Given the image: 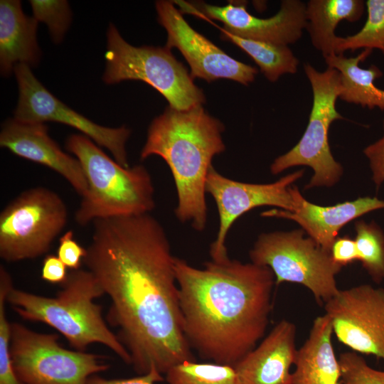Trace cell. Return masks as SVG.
Returning a JSON list of instances; mask_svg holds the SVG:
<instances>
[{
  "mask_svg": "<svg viewBox=\"0 0 384 384\" xmlns=\"http://www.w3.org/2000/svg\"><path fill=\"white\" fill-rule=\"evenodd\" d=\"M83 262L111 304L107 319L139 375L195 361L183 331L175 257L149 213L97 219Z\"/></svg>",
  "mask_w": 384,
  "mask_h": 384,
  "instance_id": "6da1fadb",
  "label": "cell"
},
{
  "mask_svg": "<svg viewBox=\"0 0 384 384\" xmlns=\"http://www.w3.org/2000/svg\"><path fill=\"white\" fill-rule=\"evenodd\" d=\"M174 270L190 347L214 363L234 366L265 335L275 284L272 271L229 257L198 269L176 257Z\"/></svg>",
  "mask_w": 384,
  "mask_h": 384,
  "instance_id": "7a4b0ae2",
  "label": "cell"
},
{
  "mask_svg": "<svg viewBox=\"0 0 384 384\" xmlns=\"http://www.w3.org/2000/svg\"><path fill=\"white\" fill-rule=\"evenodd\" d=\"M224 126L202 105L178 110L168 107L151 123L140 159L161 157L175 182L178 205L175 214L197 231L206 225V182L212 159L224 151Z\"/></svg>",
  "mask_w": 384,
  "mask_h": 384,
  "instance_id": "3957f363",
  "label": "cell"
},
{
  "mask_svg": "<svg viewBox=\"0 0 384 384\" xmlns=\"http://www.w3.org/2000/svg\"><path fill=\"white\" fill-rule=\"evenodd\" d=\"M104 294L94 275L88 270L78 269L68 273L55 297L34 294L13 286L6 302L23 319L42 322L57 330L75 351H85L92 343H101L131 365L129 353L107 326L102 306L94 302Z\"/></svg>",
  "mask_w": 384,
  "mask_h": 384,
  "instance_id": "277c9868",
  "label": "cell"
},
{
  "mask_svg": "<svg viewBox=\"0 0 384 384\" xmlns=\"http://www.w3.org/2000/svg\"><path fill=\"white\" fill-rule=\"evenodd\" d=\"M65 147L80 161L87 181V193L75 214L79 225L149 213L154 208V184L145 166L123 167L81 134L70 135Z\"/></svg>",
  "mask_w": 384,
  "mask_h": 384,
  "instance_id": "5b68a950",
  "label": "cell"
},
{
  "mask_svg": "<svg viewBox=\"0 0 384 384\" xmlns=\"http://www.w3.org/2000/svg\"><path fill=\"white\" fill-rule=\"evenodd\" d=\"M105 70L102 76L106 84L124 80H141L162 95L169 107L186 110L205 102L203 91L194 83L184 65L166 47L128 43L117 28L110 23L107 32Z\"/></svg>",
  "mask_w": 384,
  "mask_h": 384,
  "instance_id": "8992f818",
  "label": "cell"
},
{
  "mask_svg": "<svg viewBox=\"0 0 384 384\" xmlns=\"http://www.w3.org/2000/svg\"><path fill=\"white\" fill-rule=\"evenodd\" d=\"M313 92V104L308 125L299 142L289 151L276 158L270 166L273 175L297 166H308L314 175L304 188L331 187L339 181L343 167L331 151L329 131L331 123L343 117L336 108L341 92L338 70L327 68L318 71L311 64L304 65Z\"/></svg>",
  "mask_w": 384,
  "mask_h": 384,
  "instance_id": "52a82bcc",
  "label": "cell"
},
{
  "mask_svg": "<svg viewBox=\"0 0 384 384\" xmlns=\"http://www.w3.org/2000/svg\"><path fill=\"white\" fill-rule=\"evenodd\" d=\"M302 229L262 233L250 251L252 263L270 268L275 284L291 282L306 287L319 304L339 292L336 275L342 267L329 252Z\"/></svg>",
  "mask_w": 384,
  "mask_h": 384,
  "instance_id": "ba28073f",
  "label": "cell"
},
{
  "mask_svg": "<svg viewBox=\"0 0 384 384\" xmlns=\"http://www.w3.org/2000/svg\"><path fill=\"white\" fill-rule=\"evenodd\" d=\"M67 221V206L57 193L42 186L24 191L0 214V257L17 262L43 255Z\"/></svg>",
  "mask_w": 384,
  "mask_h": 384,
  "instance_id": "9c48e42d",
  "label": "cell"
},
{
  "mask_svg": "<svg viewBox=\"0 0 384 384\" xmlns=\"http://www.w3.org/2000/svg\"><path fill=\"white\" fill-rule=\"evenodd\" d=\"M58 340L57 334L11 323V362L23 384H87L91 376L108 369L102 356L66 349Z\"/></svg>",
  "mask_w": 384,
  "mask_h": 384,
  "instance_id": "30bf717a",
  "label": "cell"
},
{
  "mask_svg": "<svg viewBox=\"0 0 384 384\" xmlns=\"http://www.w3.org/2000/svg\"><path fill=\"white\" fill-rule=\"evenodd\" d=\"M14 72L18 86V101L14 118L23 122H53L68 125L98 146L106 148L119 164L129 167L125 148L131 134L129 129L124 126H101L72 110L50 92L26 65H16Z\"/></svg>",
  "mask_w": 384,
  "mask_h": 384,
  "instance_id": "8fae6325",
  "label": "cell"
},
{
  "mask_svg": "<svg viewBox=\"0 0 384 384\" xmlns=\"http://www.w3.org/2000/svg\"><path fill=\"white\" fill-rule=\"evenodd\" d=\"M300 169L266 184L239 182L219 174L212 166L208 173L206 192L215 201L219 215V228L210 247L211 260L222 261L228 257L225 240L229 229L242 214L258 206L278 207L289 212L296 209L291 186L302 178Z\"/></svg>",
  "mask_w": 384,
  "mask_h": 384,
  "instance_id": "7c38bea8",
  "label": "cell"
},
{
  "mask_svg": "<svg viewBox=\"0 0 384 384\" xmlns=\"http://www.w3.org/2000/svg\"><path fill=\"white\" fill-rule=\"evenodd\" d=\"M338 341L384 362V289L365 284L340 289L324 303Z\"/></svg>",
  "mask_w": 384,
  "mask_h": 384,
  "instance_id": "4fadbf2b",
  "label": "cell"
},
{
  "mask_svg": "<svg viewBox=\"0 0 384 384\" xmlns=\"http://www.w3.org/2000/svg\"><path fill=\"white\" fill-rule=\"evenodd\" d=\"M158 21L166 29L165 47L178 48L191 68V76L211 82L219 78L242 85L254 81L255 67L240 62L223 52L205 36L193 29L181 13L168 1L156 2Z\"/></svg>",
  "mask_w": 384,
  "mask_h": 384,
  "instance_id": "5bb4252c",
  "label": "cell"
},
{
  "mask_svg": "<svg viewBox=\"0 0 384 384\" xmlns=\"http://www.w3.org/2000/svg\"><path fill=\"white\" fill-rule=\"evenodd\" d=\"M184 12L215 19L228 32L245 38L288 46L295 43L306 28V4L300 0H284L273 16L262 18L250 14L245 3H229L218 6L206 3L175 1Z\"/></svg>",
  "mask_w": 384,
  "mask_h": 384,
  "instance_id": "9a60e30c",
  "label": "cell"
},
{
  "mask_svg": "<svg viewBox=\"0 0 384 384\" xmlns=\"http://www.w3.org/2000/svg\"><path fill=\"white\" fill-rule=\"evenodd\" d=\"M0 146L18 156L55 171L81 198L87 193V181L80 161L60 148L50 137L45 123L8 119L1 127Z\"/></svg>",
  "mask_w": 384,
  "mask_h": 384,
  "instance_id": "2e32d148",
  "label": "cell"
},
{
  "mask_svg": "<svg viewBox=\"0 0 384 384\" xmlns=\"http://www.w3.org/2000/svg\"><path fill=\"white\" fill-rule=\"evenodd\" d=\"M290 190L296 202L294 211L272 209L261 215L295 221L309 237L329 252L338 231L348 223L370 211L384 209V201L376 197H360L353 201L321 206L306 200L296 186L292 185Z\"/></svg>",
  "mask_w": 384,
  "mask_h": 384,
  "instance_id": "e0dca14e",
  "label": "cell"
},
{
  "mask_svg": "<svg viewBox=\"0 0 384 384\" xmlns=\"http://www.w3.org/2000/svg\"><path fill=\"white\" fill-rule=\"evenodd\" d=\"M296 325L279 321L252 351L233 366L238 384H292L290 369L294 363Z\"/></svg>",
  "mask_w": 384,
  "mask_h": 384,
  "instance_id": "ac0fdd59",
  "label": "cell"
},
{
  "mask_svg": "<svg viewBox=\"0 0 384 384\" xmlns=\"http://www.w3.org/2000/svg\"><path fill=\"white\" fill-rule=\"evenodd\" d=\"M38 21L26 16L18 0L0 1V70L9 75L15 66L38 64L41 53L37 41Z\"/></svg>",
  "mask_w": 384,
  "mask_h": 384,
  "instance_id": "d6986e66",
  "label": "cell"
},
{
  "mask_svg": "<svg viewBox=\"0 0 384 384\" xmlns=\"http://www.w3.org/2000/svg\"><path fill=\"white\" fill-rule=\"evenodd\" d=\"M333 334L325 314L314 319L308 338L297 349L292 384H339L341 368L332 344Z\"/></svg>",
  "mask_w": 384,
  "mask_h": 384,
  "instance_id": "ffe728a7",
  "label": "cell"
},
{
  "mask_svg": "<svg viewBox=\"0 0 384 384\" xmlns=\"http://www.w3.org/2000/svg\"><path fill=\"white\" fill-rule=\"evenodd\" d=\"M373 52L363 49L356 57L347 58L343 54L334 55L325 58L328 68L338 71L341 92L338 98L348 103L361 105L373 110H384V90L375 85V81L383 76V72L375 65L362 68L359 63Z\"/></svg>",
  "mask_w": 384,
  "mask_h": 384,
  "instance_id": "44dd1931",
  "label": "cell"
},
{
  "mask_svg": "<svg viewBox=\"0 0 384 384\" xmlns=\"http://www.w3.org/2000/svg\"><path fill=\"white\" fill-rule=\"evenodd\" d=\"M366 8L362 0H309L306 4V28L311 44L325 58L336 55L335 30L343 20H360Z\"/></svg>",
  "mask_w": 384,
  "mask_h": 384,
  "instance_id": "7402d4cb",
  "label": "cell"
},
{
  "mask_svg": "<svg viewBox=\"0 0 384 384\" xmlns=\"http://www.w3.org/2000/svg\"><path fill=\"white\" fill-rule=\"evenodd\" d=\"M220 31L222 38L233 42L245 52L270 82L277 81L284 74L297 73L299 60L288 46L242 38L223 28Z\"/></svg>",
  "mask_w": 384,
  "mask_h": 384,
  "instance_id": "603a6c76",
  "label": "cell"
},
{
  "mask_svg": "<svg viewBox=\"0 0 384 384\" xmlns=\"http://www.w3.org/2000/svg\"><path fill=\"white\" fill-rule=\"evenodd\" d=\"M365 3L367 19L364 26L354 35L336 37V55L363 48L378 49L384 55V0H367Z\"/></svg>",
  "mask_w": 384,
  "mask_h": 384,
  "instance_id": "cb8c5ba5",
  "label": "cell"
},
{
  "mask_svg": "<svg viewBox=\"0 0 384 384\" xmlns=\"http://www.w3.org/2000/svg\"><path fill=\"white\" fill-rule=\"evenodd\" d=\"M356 238L359 260L373 281L384 280V233L375 222H355Z\"/></svg>",
  "mask_w": 384,
  "mask_h": 384,
  "instance_id": "d4e9b609",
  "label": "cell"
},
{
  "mask_svg": "<svg viewBox=\"0 0 384 384\" xmlns=\"http://www.w3.org/2000/svg\"><path fill=\"white\" fill-rule=\"evenodd\" d=\"M168 384H238L233 366L186 361L166 373Z\"/></svg>",
  "mask_w": 384,
  "mask_h": 384,
  "instance_id": "484cf974",
  "label": "cell"
},
{
  "mask_svg": "<svg viewBox=\"0 0 384 384\" xmlns=\"http://www.w3.org/2000/svg\"><path fill=\"white\" fill-rule=\"evenodd\" d=\"M33 17L44 22L55 43H60L71 23V10L67 1L31 0Z\"/></svg>",
  "mask_w": 384,
  "mask_h": 384,
  "instance_id": "4316f807",
  "label": "cell"
},
{
  "mask_svg": "<svg viewBox=\"0 0 384 384\" xmlns=\"http://www.w3.org/2000/svg\"><path fill=\"white\" fill-rule=\"evenodd\" d=\"M339 384H384V370L370 366L366 359L353 351L341 353Z\"/></svg>",
  "mask_w": 384,
  "mask_h": 384,
  "instance_id": "83f0119b",
  "label": "cell"
},
{
  "mask_svg": "<svg viewBox=\"0 0 384 384\" xmlns=\"http://www.w3.org/2000/svg\"><path fill=\"white\" fill-rule=\"evenodd\" d=\"M87 253L86 248L82 247L75 239L72 230H68L59 240L57 256L67 268L75 270L80 269Z\"/></svg>",
  "mask_w": 384,
  "mask_h": 384,
  "instance_id": "f1b7e54d",
  "label": "cell"
},
{
  "mask_svg": "<svg viewBox=\"0 0 384 384\" xmlns=\"http://www.w3.org/2000/svg\"><path fill=\"white\" fill-rule=\"evenodd\" d=\"M383 125V137L363 149V154L369 161L372 179L378 188L384 181V121Z\"/></svg>",
  "mask_w": 384,
  "mask_h": 384,
  "instance_id": "f546056e",
  "label": "cell"
},
{
  "mask_svg": "<svg viewBox=\"0 0 384 384\" xmlns=\"http://www.w3.org/2000/svg\"><path fill=\"white\" fill-rule=\"evenodd\" d=\"M330 254L333 261L341 267L359 260L356 241L348 235L336 238Z\"/></svg>",
  "mask_w": 384,
  "mask_h": 384,
  "instance_id": "4dcf8cb0",
  "label": "cell"
},
{
  "mask_svg": "<svg viewBox=\"0 0 384 384\" xmlns=\"http://www.w3.org/2000/svg\"><path fill=\"white\" fill-rule=\"evenodd\" d=\"M67 267L57 255H48L42 264L41 278L50 283L62 284L67 279Z\"/></svg>",
  "mask_w": 384,
  "mask_h": 384,
  "instance_id": "1f68e13d",
  "label": "cell"
},
{
  "mask_svg": "<svg viewBox=\"0 0 384 384\" xmlns=\"http://www.w3.org/2000/svg\"><path fill=\"white\" fill-rule=\"evenodd\" d=\"M164 380L161 373L155 368L148 373L126 379H107L97 375L91 376L87 384H155Z\"/></svg>",
  "mask_w": 384,
  "mask_h": 384,
  "instance_id": "d6a6232c",
  "label": "cell"
}]
</instances>
